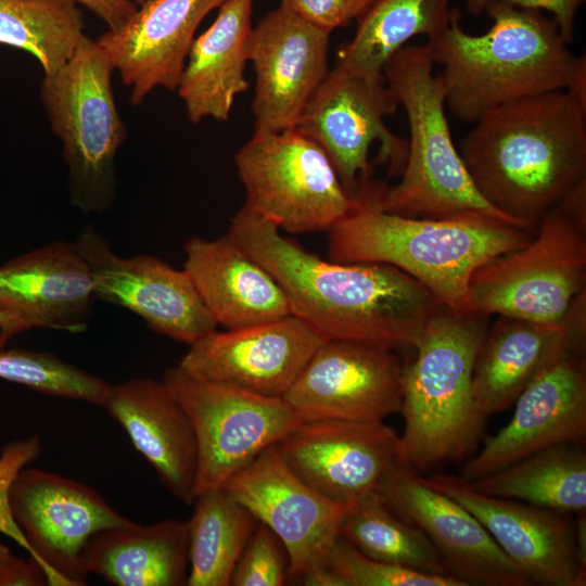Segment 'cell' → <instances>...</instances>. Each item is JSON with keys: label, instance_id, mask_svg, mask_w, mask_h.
<instances>
[{"label": "cell", "instance_id": "38", "mask_svg": "<svg viewBox=\"0 0 586 586\" xmlns=\"http://www.w3.org/2000/svg\"><path fill=\"white\" fill-rule=\"evenodd\" d=\"M496 1L547 12L557 22L568 43H571L574 38L576 15L585 2V0H464V4L471 15L480 16L491 3Z\"/></svg>", "mask_w": 586, "mask_h": 586}, {"label": "cell", "instance_id": "8", "mask_svg": "<svg viewBox=\"0 0 586 586\" xmlns=\"http://www.w3.org/2000/svg\"><path fill=\"white\" fill-rule=\"evenodd\" d=\"M113 72L105 51L85 34L40 86L51 129L62 142L72 203L85 213L109 209L116 196L115 160L127 128L115 104Z\"/></svg>", "mask_w": 586, "mask_h": 586}, {"label": "cell", "instance_id": "5", "mask_svg": "<svg viewBox=\"0 0 586 586\" xmlns=\"http://www.w3.org/2000/svg\"><path fill=\"white\" fill-rule=\"evenodd\" d=\"M488 317L444 306L428 321L415 360L404 366L398 457L420 475L461 462L481 438L486 419L474 403L472 370Z\"/></svg>", "mask_w": 586, "mask_h": 586}, {"label": "cell", "instance_id": "6", "mask_svg": "<svg viewBox=\"0 0 586 586\" xmlns=\"http://www.w3.org/2000/svg\"><path fill=\"white\" fill-rule=\"evenodd\" d=\"M433 68L428 43L402 47L383 66L386 84L406 113L409 141L399 182L381 188V208L417 218L487 216L520 226L491 206L472 182L453 142L442 77Z\"/></svg>", "mask_w": 586, "mask_h": 586}, {"label": "cell", "instance_id": "7", "mask_svg": "<svg viewBox=\"0 0 586 586\" xmlns=\"http://www.w3.org/2000/svg\"><path fill=\"white\" fill-rule=\"evenodd\" d=\"M586 289V180L553 206L522 247L481 266L469 284L470 310L559 324Z\"/></svg>", "mask_w": 586, "mask_h": 586}, {"label": "cell", "instance_id": "23", "mask_svg": "<svg viewBox=\"0 0 586 586\" xmlns=\"http://www.w3.org/2000/svg\"><path fill=\"white\" fill-rule=\"evenodd\" d=\"M94 298L91 271L73 242L54 241L0 266V313L20 333L34 328L80 332Z\"/></svg>", "mask_w": 586, "mask_h": 586}, {"label": "cell", "instance_id": "4", "mask_svg": "<svg viewBox=\"0 0 586 586\" xmlns=\"http://www.w3.org/2000/svg\"><path fill=\"white\" fill-rule=\"evenodd\" d=\"M382 186L369 179L360 183L349 213L328 231V259L393 266L448 308L470 310L473 273L524 246L534 234L487 216L434 219L391 214L379 203Z\"/></svg>", "mask_w": 586, "mask_h": 586}, {"label": "cell", "instance_id": "41", "mask_svg": "<svg viewBox=\"0 0 586 586\" xmlns=\"http://www.w3.org/2000/svg\"><path fill=\"white\" fill-rule=\"evenodd\" d=\"M49 585L43 569L34 560L16 557L0 576V586H43Z\"/></svg>", "mask_w": 586, "mask_h": 586}, {"label": "cell", "instance_id": "27", "mask_svg": "<svg viewBox=\"0 0 586 586\" xmlns=\"http://www.w3.org/2000/svg\"><path fill=\"white\" fill-rule=\"evenodd\" d=\"M254 0H226L212 25L194 38L176 91L192 124L227 120L249 82L246 41Z\"/></svg>", "mask_w": 586, "mask_h": 586}, {"label": "cell", "instance_id": "12", "mask_svg": "<svg viewBox=\"0 0 586 586\" xmlns=\"http://www.w3.org/2000/svg\"><path fill=\"white\" fill-rule=\"evenodd\" d=\"M12 515L51 586L86 585L80 553L102 531L133 523L92 487L35 468H24L9 492Z\"/></svg>", "mask_w": 586, "mask_h": 586}, {"label": "cell", "instance_id": "37", "mask_svg": "<svg viewBox=\"0 0 586 586\" xmlns=\"http://www.w3.org/2000/svg\"><path fill=\"white\" fill-rule=\"evenodd\" d=\"M377 0H281L280 5L332 33L358 20Z\"/></svg>", "mask_w": 586, "mask_h": 586}, {"label": "cell", "instance_id": "26", "mask_svg": "<svg viewBox=\"0 0 586 586\" xmlns=\"http://www.w3.org/2000/svg\"><path fill=\"white\" fill-rule=\"evenodd\" d=\"M569 353L573 352L560 324L497 316L473 364L472 394L479 412L487 419L508 409Z\"/></svg>", "mask_w": 586, "mask_h": 586}, {"label": "cell", "instance_id": "40", "mask_svg": "<svg viewBox=\"0 0 586 586\" xmlns=\"http://www.w3.org/2000/svg\"><path fill=\"white\" fill-rule=\"evenodd\" d=\"M82 4L107 26L109 30H114L124 25L137 10V5L131 0H73Z\"/></svg>", "mask_w": 586, "mask_h": 586}, {"label": "cell", "instance_id": "39", "mask_svg": "<svg viewBox=\"0 0 586 586\" xmlns=\"http://www.w3.org/2000/svg\"><path fill=\"white\" fill-rule=\"evenodd\" d=\"M573 353L585 355L586 342V289L571 302L559 322Z\"/></svg>", "mask_w": 586, "mask_h": 586}, {"label": "cell", "instance_id": "10", "mask_svg": "<svg viewBox=\"0 0 586 586\" xmlns=\"http://www.w3.org/2000/svg\"><path fill=\"white\" fill-rule=\"evenodd\" d=\"M163 381L186 411L195 434L196 495L224 487L302 422L282 397L203 381L178 365L166 370Z\"/></svg>", "mask_w": 586, "mask_h": 586}, {"label": "cell", "instance_id": "24", "mask_svg": "<svg viewBox=\"0 0 586 586\" xmlns=\"http://www.w3.org/2000/svg\"><path fill=\"white\" fill-rule=\"evenodd\" d=\"M103 408L123 426L167 491L193 505L198 479L195 434L164 381L137 378L112 385Z\"/></svg>", "mask_w": 586, "mask_h": 586}, {"label": "cell", "instance_id": "21", "mask_svg": "<svg viewBox=\"0 0 586 586\" xmlns=\"http://www.w3.org/2000/svg\"><path fill=\"white\" fill-rule=\"evenodd\" d=\"M514 404L509 423L485 437L479 454L463 464L461 480L473 481L552 446L585 443V355L566 354Z\"/></svg>", "mask_w": 586, "mask_h": 586}, {"label": "cell", "instance_id": "32", "mask_svg": "<svg viewBox=\"0 0 586 586\" xmlns=\"http://www.w3.org/2000/svg\"><path fill=\"white\" fill-rule=\"evenodd\" d=\"M340 536L370 558L451 575L428 536L396 513L378 492L352 504L342 520Z\"/></svg>", "mask_w": 586, "mask_h": 586}, {"label": "cell", "instance_id": "18", "mask_svg": "<svg viewBox=\"0 0 586 586\" xmlns=\"http://www.w3.org/2000/svg\"><path fill=\"white\" fill-rule=\"evenodd\" d=\"M324 340L294 315L217 330L190 345L178 366L200 380L283 397Z\"/></svg>", "mask_w": 586, "mask_h": 586}, {"label": "cell", "instance_id": "33", "mask_svg": "<svg viewBox=\"0 0 586 586\" xmlns=\"http://www.w3.org/2000/svg\"><path fill=\"white\" fill-rule=\"evenodd\" d=\"M73 0H0V43L25 50L43 75L56 72L85 35V22Z\"/></svg>", "mask_w": 586, "mask_h": 586}, {"label": "cell", "instance_id": "3", "mask_svg": "<svg viewBox=\"0 0 586 586\" xmlns=\"http://www.w3.org/2000/svg\"><path fill=\"white\" fill-rule=\"evenodd\" d=\"M493 21L471 35L451 10L448 27L428 40L445 90V103L460 122L474 123L486 112L525 98L559 91L586 93V58L572 53L552 16L506 2L491 3Z\"/></svg>", "mask_w": 586, "mask_h": 586}, {"label": "cell", "instance_id": "31", "mask_svg": "<svg viewBox=\"0 0 586 586\" xmlns=\"http://www.w3.org/2000/svg\"><path fill=\"white\" fill-rule=\"evenodd\" d=\"M193 505L187 521V585L230 586L237 561L258 521L224 487L199 493Z\"/></svg>", "mask_w": 586, "mask_h": 586}, {"label": "cell", "instance_id": "28", "mask_svg": "<svg viewBox=\"0 0 586 586\" xmlns=\"http://www.w3.org/2000/svg\"><path fill=\"white\" fill-rule=\"evenodd\" d=\"M86 575L116 586H183L189 575L187 521L133 522L92 535L80 553Z\"/></svg>", "mask_w": 586, "mask_h": 586}, {"label": "cell", "instance_id": "30", "mask_svg": "<svg viewBox=\"0 0 586 586\" xmlns=\"http://www.w3.org/2000/svg\"><path fill=\"white\" fill-rule=\"evenodd\" d=\"M450 0H377L357 21L352 40L341 47L336 65L365 75L383 74L386 61L411 38L428 40L449 25Z\"/></svg>", "mask_w": 586, "mask_h": 586}, {"label": "cell", "instance_id": "16", "mask_svg": "<svg viewBox=\"0 0 586 586\" xmlns=\"http://www.w3.org/2000/svg\"><path fill=\"white\" fill-rule=\"evenodd\" d=\"M330 34L282 5L251 28L246 58L255 72V130L294 128L330 69Z\"/></svg>", "mask_w": 586, "mask_h": 586}, {"label": "cell", "instance_id": "13", "mask_svg": "<svg viewBox=\"0 0 586 586\" xmlns=\"http://www.w3.org/2000/svg\"><path fill=\"white\" fill-rule=\"evenodd\" d=\"M404 366L396 351L327 340L282 398L302 422H380L402 410Z\"/></svg>", "mask_w": 586, "mask_h": 586}, {"label": "cell", "instance_id": "35", "mask_svg": "<svg viewBox=\"0 0 586 586\" xmlns=\"http://www.w3.org/2000/svg\"><path fill=\"white\" fill-rule=\"evenodd\" d=\"M289 555L280 538L258 522L234 566L232 586H282L288 579Z\"/></svg>", "mask_w": 586, "mask_h": 586}, {"label": "cell", "instance_id": "34", "mask_svg": "<svg viewBox=\"0 0 586 586\" xmlns=\"http://www.w3.org/2000/svg\"><path fill=\"white\" fill-rule=\"evenodd\" d=\"M324 565L341 586H467L453 575L426 573L370 558L342 536L332 545Z\"/></svg>", "mask_w": 586, "mask_h": 586}, {"label": "cell", "instance_id": "19", "mask_svg": "<svg viewBox=\"0 0 586 586\" xmlns=\"http://www.w3.org/2000/svg\"><path fill=\"white\" fill-rule=\"evenodd\" d=\"M399 435L380 422H301L280 443L291 470L322 496L353 504L397 463Z\"/></svg>", "mask_w": 586, "mask_h": 586}, {"label": "cell", "instance_id": "42", "mask_svg": "<svg viewBox=\"0 0 586 586\" xmlns=\"http://www.w3.org/2000/svg\"><path fill=\"white\" fill-rule=\"evenodd\" d=\"M17 333H20V330L14 321L0 313V351L3 349L7 342Z\"/></svg>", "mask_w": 586, "mask_h": 586}, {"label": "cell", "instance_id": "29", "mask_svg": "<svg viewBox=\"0 0 586 586\" xmlns=\"http://www.w3.org/2000/svg\"><path fill=\"white\" fill-rule=\"evenodd\" d=\"M468 484L484 495L582 513L586 510V454L578 444L552 446Z\"/></svg>", "mask_w": 586, "mask_h": 586}, {"label": "cell", "instance_id": "43", "mask_svg": "<svg viewBox=\"0 0 586 586\" xmlns=\"http://www.w3.org/2000/svg\"><path fill=\"white\" fill-rule=\"evenodd\" d=\"M15 558L16 557L11 552V550L5 545L0 543V576L15 560Z\"/></svg>", "mask_w": 586, "mask_h": 586}, {"label": "cell", "instance_id": "17", "mask_svg": "<svg viewBox=\"0 0 586 586\" xmlns=\"http://www.w3.org/2000/svg\"><path fill=\"white\" fill-rule=\"evenodd\" d=\"M421 480L473 514L532 584H586V569L577 553L575 524L569 513L484 495L450 474L421 475Z\"/></svg>", "mask_w": 586, "mask_h": 586}, {"label": "cell", "instance_id": "44", "mask_svg": "<svg viewBox=\"0 0 586 586\" xmlns=\"http://www.w3.org/2000/svg\"><path fill=\"white\" fill-rule=\"evenodd\" d=\"M137 7L142 5L143 3L150 1V0H131Z\"/></svg>", "mask_w": 586, "mask_h": 586}, {"label": "cell", "instance_id": "20", "mask_svg": "<svg viewBox=\"0 0 586 586\" xmlns=\"http://www.w3.org/2000/svg\"><path fill=\"white\" fill-rule=\"evenodd\" d=\"M378 493L431 540L448 572L467 586H528L532 582L499 548L482 523L421 475L397 463Z\"/></svg>", "mask_w": 586, "mask_h": 586}, {"label": "cell", "instance_id": "2", "mask_svg": "<svg viewBox=\"0 0 586 586\" xmlns=\"http://www.w3.org/2000/svg\"><path fill=\"white\" fill-rule=\"evenodd\" d=\"M459 153L481 196L535 232L539 220L586 180V93L547 92L495 107Z\"/></svg>", "mask_w": 586, "mask_h": 586}, {"label": "cell", "instance_id": "14", "mask_svg": "<svg viewBox=\"0 0 586 586\" xmlns=\"http://www.w3.org/2000/svg\"><path fill=\"white\" fill-rule=\"evenodd\" d=\"M73 243L89 266L95 298L127 308L153 331L189 346L217 330L184 269L146 254L122 257L91 226Z\"/></svg>", "mask_w": 586, "mask_h": 586}, {"label": "cell", "instance_id": "9", "mask_svg": "<svg viewBox=\"0 0 586 586\" xmlns=\"http://www.w3.org/2000/svg\"><path fill=\"white\" fill-rule=\"evenodd\" d=\"M234 164L244 205L281 232L329 231L353 206L324 150L294 128L255 130Z\"/></svg>", "mask_w": 586, "mask_h": 586}, {"label": "cell", "instance_id": "15", "mask_svg": "<svg viewBox=\"0 0 586 586\" xmlns=\"http://www.w3.org/2000/svg\"><path fill=\"white\" fill-rule=\"evenodd\" d=\"M224 488L280 538L290 560L288 578L298 582L326 564L352 506L333 501L302 481L279 443L260 453Z\"/></svg>", "mask_w": 586, "mask_h": 586}, {"label": "cell", "instance_id": "1", "mask_svg": "<svg viewBox=\"0 0 586 586\" xmlns=\"http://www.w3.org/2000/svg\"><path fill=\"white\" fill-rule=\"evenodd\" d=\"M228 234L279 282L291 314L324 341L416 348L428 321L444 307L406 272L385 264L322 259L245 205Z\"/></svg>", "mask_w": 586, "mask_h": 586}, {"label": "cell", "instance_id": "36", "mask_svg": "<svg viewBox=\"0 0 586 586\" xmlns=\"http://www.w3.org/2000/svg\"><path fill=\"white\" fill-rule=\"evenodd\" d=\"M41 446L37 436L8 443L0 453V533L17 543L29 556L31 549L15 522L9 502V492L18 472L34 461Z\"/></svg>", "mask_w": 586, "mask_h": 586}, {"label": "cell", "instance_id": "22", "mask_svg": "<svg viewBox=\"0 0 586 586\" xmlns=\"http://www.w3.org/2000/svg\"><path fill=\"white\" fill-rule=\"evenodd\" d=\"M226 0H150L97 42L140 104L157 87L176 91L203 18Z\"/></svg>", "mask_w": 586, "mask_h": 586}, {"label": "cell", "instance_id": "11", "mask_svg": "<svg viewBox=\"0 0 586 586\" xmlns=\"http://www.w3.org/2000/svg\"><path fill=\"white\" fill-rule=\"evenodd\" d=\"M398 104L384 75L371 76L334 65L306 104L294 129L313 139L327 153L346 192L354 196L369 179L371 143L380 144L377 161L400 175L407 142L393 133L385 117Z\"/></svg>", "mask_w": 586, "mask_h": 586}, {"label": "cell", "instance_id": "25", "mask_svg": "<svg viewBox=\"0 0 586 586\" xmlns=\"http://www.w3.org/2000/svg\"><path fill=\"white\" fill-rule=\"evenodd\" d=\"M184 254L183 269L217 326L225 330L292 315L279 282L229 234L213 240L191 238Z\"/></svg>", "mask_w": 586, "mask_h": 586}]
</instances>
